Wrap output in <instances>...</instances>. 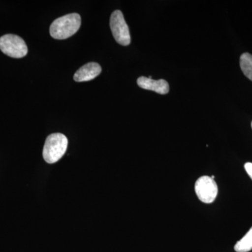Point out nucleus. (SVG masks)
Returning <instances> with one entry per match:
<instances>
[{
  "label": "nucleus",
  "mask_w": 252,
  "mask_h": 252,
  "mask_svg": "<svg viewBox=\"0 0 252 252\" xmlns=\"http://www.w3.org/2000/svg\"><path fill=\"white\" fill-rule=\"evenodd\" d=\"M235 250L237 252H248L252 250V227L241 240L235 244Z\"/></svg>",
  "instance_id": "8"
},
{
  "label": "nucleus",
  "mask_w": 252,
  "mask_h": 252,
  "mask_svg": "<svg viewBox=\"0 0 252 252\" xmlns=\"http://www.w3.org/2000/svg\"><path fill=\"white\" fill-rule=\"evenodd\" d=\"M240 67L245 76L252 81V55L245 53L240 56Z\"/></svg>",
  "instance_id": "9"
},
{
  "label": "nucleus",
  "mask_w": 252,
  "mask_h": 252,
  "mask_svg": "<svg viewBox=\"0 0 252 252\" xmlns=\"http://www.w3.org/2000/svg\"><path fill=\"white\" fill-rule=\"evenodd\" d=\"M245 169L247 173L250 176L252 180V162H247L245 164Z\"/></svg>",
  "instance_id": "10"
},
{
  "label": "nucleus",
  "mask_w": 252,
  "mask_h": 252,
  "mask_svg": "<svg viewBox=\"0 0 252 252\" xmlns=\"http://www.w3.org/2000/svg\"><path fill=\"white\" fill-rule=\"evenodd\" d=\"M137 85L145 90L154 91L158 94H165L169 92V84L164 79L154 80L152 78L140 77L137 79Z\"/></svg>",
  "instance_id": "7"
},
{
  "label": "nucleus",
  "mask_w": 252,
  "mask_h": 252,
  "mask_svg": "<svg viewBox=\"0 0 252 252\" xmlns=\"http://www.w3.org/2000/svg\"><path fill=\"white\" fill-rule=\"evenodd\" d=\"M195 191L200 201L210 204L215 201L218 194L216 182L209 176H203L195 182Z\"/></svg>",
  "instance_id": "5"
},
{
  "label": "nucleus",
  "mask_w": 252,
  "mask_h": 252,
  "mask_svg": "<svg viewBox=\"0 0 252 252\" xmlns=\"http://www.w3.org/2000/svg\"></svg>",
  "instance_id": "11"
},
{
  "label": "nucleus",
  "mask_w": 252,
  "mask_h": 252,
  "mask_svg": "<svg viewBox=\"0 0 252 252\" xmlns=\"http://www.w3.org/2000/svg\"><path fill=\"white\" fill-rule=\"evenodd\" d=\"M102 72V68L98 63H89L79 68L74 75V81L84 82L93 80Z\"/></svg>",
  "instance_id": "6"
},
{
  "label": "nucleus",
  "mask_w": 252,
  "mask_h": 252,
  "mask_svg": "<svg viewBox=\"0 0 252 252\" xmlns=\"http://www.w3.org/2000/svg\"><path fill=\"white\" fill-rule=\"evenodd\" d=\"M0 50L14 59H21L28 54V46L22 38L15 34H5L0 37Z\"/></svg>",
  "instance_id": "3"
},
{
  "label": "nucleus",
  "mask_w": 252,
  "mask_h": 252,
  "mask_svg": "<svg viewBox=\"0 0 252 252\" xmlns=\"http://www.w3.org/2000/svg\"><path fill=\"white\" fill-rule=\"evenodd\" d=\"M81 24L80 15L69 14L57 18L50 26V34L56 39H65L74 35Z\"/></svg>",
  "instance_id": "1"
},
{
  "label": "nucleus",
  "mask_w": 252,
  "mask_h": 252,
  "mask_svg": "<svg viewBox=\"0 0 252 252\" xmlns=\"http://www.w3.org/2000/svg\"><path fill=\"white\" fill-rule=\"evenodd\" d=\"M111 31L117 42L122 46L130 44V34L128 26L124 17V14L119 10H116L111 15Z\"/></svg>",
  "instance_id": "4"
},
{
  "label": "nucleus",
  "mask_w": 252,
  "mask_h": 252,
  "mask_svg": "<svg viewBox=\"0 0 252 252\" xmlns=\"http://www.w3.org/2000/svg\"><path fill=\"white\" fill-rule=\"evenodd\" d=\"M68 146V140L62 133H53L46 138L43 158L48 163L53 164L59 161L65 154Z\"/></svg>",
  "instance_id": "2"
}]
</instances>
